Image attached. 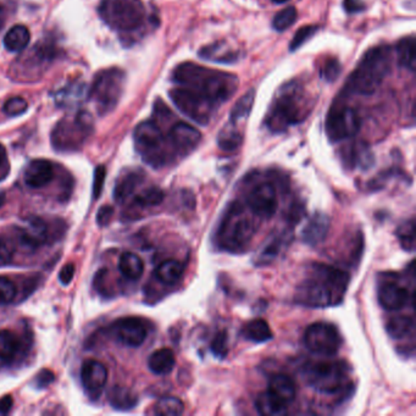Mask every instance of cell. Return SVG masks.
<instances>
[{
	"label": "cell",
	"instance_id": "obj_1",
	"mask_svg": "<svg viewBox=\"0 0 416 416\" xmlns=\"http://www.w3.org/2000/svg\"><path fill=\"white\" fill-rule=\"evenodd\" d=\"M349 285V275L337 267L313 264L308 277L295 292V302L309 308H328L340 304Z\"/></svg>",
	"mask_w": 416,
	"mask_h": 416
},
{
	"label": "cell",
	"instance_id": "obj_2",
	"mask_svg": "<svg viewBox=\"0 0 416 416\" xmlns=\"http://www.w3.org/2000/svg\"><path fill=\"white\" fill-rule=\"evenodd\" d=\"M173 81L180 87L196 89L216 107L229 100L237 90V76L210 70L194 62H183L173 74Z\"/></svg>",
	"mask_w": 416,
	"mask_h": 416
},
{
	"label": "cell",
	"instance_id": "obj_3",
	"mask_svg": "<svg viewBox=\"0 0 416 416\" xmlns=\"http://www.w3.org/2000/svg\"><path fill=\"white\" fill-rule=\"evenodd\" d=\"M311 110L308 94L300 82L292 81L283 84L272 102L267 116V125L272 132H283L304 121Z\"/></svg>",
	"mask_w": 416,
	"mask_h": 416
},
{
	"label": "cell",
	"instance_id": "obj_4",
	"mask_svg": "<svg viewBox=\"0 0 416 416\" xmlns=\"http://www.w3.org/2000/svg\"><path fill=\"white\" fill-rule=\"evenodd\" d=\"M392 62V52L387 46H379L365 53L359 65L347 82L351 93L371 94L379 88L389 75Z\"/></svg>",
	"mask_w": 416,
	"mask_h": 416
},
{
	"label": "cell",
	"instance_id": "obj_5",
	"mask_svg": "<svg viewBox=\"0 0 416 416\" xmlns=\"http://www.w3.org/2000/svg\"><path fill=\"white\" fill-rule=\"evenodd\" d=\"M255 234V224L243 206H229L216 229L215 242L219 248L229 253L244 252Z\"/></svg>",
	"mask_w": 416,
	"mask_h": 416
},
{
	"label": "cell",
	"instance_id": "obj_6",
	"mask_svg": "<svg viewBox=\"0 0 416 416\" xmlns=\"http://www.w3.org/2000/svg\"><path fill=\"white\" fill-rule=\"evenodd\" d=\"M98 13L109 27L119 32H135L147 19L142 0H102Z\"/></svg>",
	"mask_w": 416,
	"mask_h": 416
},
{
	"label": "cell",
	"instance_id": "obj_7",
	"mask_svg": "<svg viewBox=\"0 0 416 416\" xmlns=\"http://www.w3.org/2000/svg\"><path fill=\"white\" fill-rule=\"evenodd\" d=\"M302 375L309 387L316 392L333 394L348 387L349 368L343 361H314L305 365Z\"/></svg>",
	"mask_w": 416,
	"mask_h": 416
},
{
	"label": "cell",
	"instance_id": "obj_8",
	"mask_svg": "<svg viewBox=\"0 0 416 416\" xmlns=\"http://www.w3.org/2000/svg\"><path fill=\"white\" fill-rule=\"evenodd\" d=\"M126 83V74L112 67L98 72L89 88V99L93 100L100 115H105L116 108Z\"/></svg>",
	"mask_w": 416,
	"mask_h": 416
},
{
	"label": "cell",
	"instance_id": "obj_9",
	"mask_svg": "<svg viewBox=\"0 0 416 416\" xmlns=\"http://www.w3.org/2000/svg\"><path fill=\"white\" fill-rule=\"evenodd\" d=\"M93 127L92 117L83 110L64 117L53 130V145L61 152L79 149L93 132Z\"/></svg>",
	"mask_w": 416,
	"mask_h": 416
},
{
	"label": "cell",
	"instance_id": "obj_10",
	"mask_svg": "<svg viewBox=\"0 0 416 416\" xmlns=\"http://www.w3.org/2000/svg\"><path fill=\"white\" fill-rule=\"evenodd\" d=\"M138 153L147 164L159 168L166 164L168 152L165 148V137L161 126L154 120L140 122L133 133Z\"/></svg>",
	"mask_w": 416,
	"mask_h": 416
},
{
	"label": "cell",
	"instance_id": "obj_11",
	"mask_svg": "<svg viewBox=\"0 0 416 416\" xmlns=\"http://www.w3.org/2000/svg\"><path fill=\"white\" fill-rule=\"evenodd\" d=\"M55 48L51 43H37L34 47L20 56L10 69L14 79L19 81H33L39 79L47 66L55 58Z\"/></svg>",
	"mask_w": 416,
	"mask_h": 416
},
{
	"label": "cell",
	"instance_id": "obj_12",
	"mask_svg": "<svg viewBox=\"0 0 416 416\" xmlns=\"http://www.w3.org/2000/svg\"><path fill=\"white\" fill-rule=\"evenodd\" d=\"M170 98L180 112L199 125H208L216 108L215 104L211 103L203 94L187 87L173 89Z\"/></svg>",
	"mask_w": 416,
	"mask_h": 416
},
{
	"label": "cell",
	"instance_id": "obj_13",
	"mask_svg": "<svg viewBox=\"0 0 416 416\" xmlns=\"http://www.w3.org/2000/svg\"><path fill=\"white\" fill-rule=\"evenodd\" d=\"M305 346L309 351L321 356H336L342 346V337L333 323H314L307 328Z\"/></svg>",
	"mask_w": 416,
	"mask_h": 416
},
{
	"label": "cell",
	"instance_id": "obj_14",
	"mask_svg": "<svg viewBox=\"0 0 416 416\" xmlns=\"http://www.w3.org/2000/svg\"><path fill=\"white\" fill-rule=\"evenodd\" d=\"M361 117L349 107H333L326 119V135L331 142L356 136L361 130Z\"/></svg>",
	"mask_w": 416,
	"mask_h": 416
},
{
	"label": "cell",
	"instance_id": "obj_15",
	"mask_svg": "<svg viewBox=\"0 0 416 416\" xmlns=\"http://www.w3.org/2000/svg\"><path fill=\"white\" fill-rule=\"evenodd\" d=\"M247 206L253 215L260 219H270L275 215L279 206L275 184L267 181L253 186L247 194Z\"/></svg>",
	"mask_w": 416,
	"mask_h": 416
},
{
	"label": "cell",
	"instance_id": "obj_16",
	"mask_svg": "<svg viewBox=\"0 0 416 416\" xmlns=\"http://www.w3.org/2000/svg\"><path fill=\"white\" fill-rule=\"evenodd\" d=\"M112 333L117 341L123 346L138 348L145 343L148 336L145 323L137 318H123L112 325Z\"/></svg>",
	"mask_w": 416,
	"mask_h": 416
},
{
	"label": "cell",
	"instance_id": "obj_17",
	"mask_svg": "<svg viewBox=\"0 0 416 416\" xmlns=\"http://www.w3.org/2000/svg\"><path fill=\"white\" fill-rule=\"evenodd\" d=\"M81 382L89 397H99L108 382L107 366L94 359L84 361L81 368Z\"/></svg>",
	"mask_w": 416,
	"mask_h": 416
},
{
	"label": "cell",
	"instance_id": "obj_18",
	"mask_svg": "<svg viewBox=\"0 0 416 416\" xmlns=\"http://www.w3.org/2000/svg\"><path fill=\"white\" fill-rule=\"evenodd\" d=\"M377 298L380 305L389 311L401 310L407 307L409 302H412V295L409 290L393 281H387L380 286Z\"/></svg>",
	"mask_w": 416,
	"mask_h": 416
},
{
	"label": "cell",
	"instance_id": "obj_19",
	"mask_svg": "<svg viewBox=\"0 0 416 416\" xmlns=\"http://www.w3.org/2000/svg\"><path fill=\"white\" fill-rule=\"evenodd\" d=\"M170 143L181 154L192 152L201 140V132L186 122L175 123L168 132Z\"/></svg>",
	"mask_w": 416,
	"mask_h": 416
},
{
	"label": "cell",
	"instance_id": "obj_20",
	"mask_svg": "<svg viewBox=\"0 0 416 416\" xmlns=\"http://www.w3.org/2000/svg\"><path fill=\"white\" fill-rule=\"evenodd\" d=\"M88 99L89 87L82 81L70 82L55 94V103L59 108H80Z\"/></svg>",
	"mask_w": 416,
	"mask_h": 416
},
{
	"label": "cell",
	"instance_id": "obj_21",
	"mask_svg": "<svg viewBox=\"0 0 416 416\" xmlns=\"http://www.w3.org/2000/svg\"><path fill=\"white\" fill-rule=\"evenodd\" d=\"M54 176H55L54 165L49 160H32L25 168V183L33 189L46 187L52 182Z\"/></svg>",
	"mask_w": 416,
	"mask_h": 416
},
{
	"label": "cell",
	"instance_id": "obj_22",
	"mask_svg": "<svg viewBox=\"0 0 416 416\" xmlns=\"http://www.w3.org/2000/svg\"><path fill=\"white\" fill-rule=\"evenodd\" d=\"M290 241H292V232L288 231L274 234L262 244V248H259L254 257V262L257 267H265L271 264L280 255L281 252L287 248Z\"/></svg>",
	"mask_w": 416,
	"mask_h": 416
},
{
	"label": "cell",
	"instance_id": "obj_23",
	"mask_svg": "<svg viewBox=\"0 0 416 416\" xmlns=\"http://www.w3.org/2000/svg\"><path fill=\"white\" fill-rule=\"evenodd\" d=\"M48 239V226L44 220L39 217H32L28 221L27 226L19 231L20 244L27 250H36L42 244L46 243Z\"/></svg>",
	"mask_w": 416,
	"mask_h": 416
},
{
	"label": "cell",
	"instance_id": "obj_24",
	"mask_svg": "<svg viewBox=\"0 0 416 416\" xmlns=\"http://www.w3.org/2000/svg\"><path fill=\"white\" fill-rule=\"evenodd\" d=\"M330 229V219L323 213H315L305 224L302 239L308 246H318L328 237Z\"/></svg>",
	"mask_w": 416,
	"mask_h": 416
},
{
	"label": "cell",
	"instance_id": "obj_25",
	"mask_svg": "<svg viewBox=\"0 0 416 416\" xmlns=\"http://www.w3.org/2000/svg\"><path fill=\"white\" fill-rule=\"evenodd\" d=\"M342 158L348 168H370L374 165V155L369 147L359 142L346 147L342 152Z\"/></svg>",
	"mask_w": 416,
	"mask_h": 416
},
{
	"label": "cell",
	"instance_id": "obj_26",
	"mask_svg": "<svg viewBox=\"0 0 416 416\" xmlns=\"http://www.w3.org/2000/svg\"><path fill=\"white\" fill-rule=\"evenodd\" d=\"M267 391L286 404L293 402L297 396V386L295 381L288 375L285 374L272 375L271 379L269 381Z\"/></svg>",
	"mask_w": 416,
	"mask_h": 416
},
{
	"label": "cell",
	"instance_id": "obj_27",
	"mask_svg": "<svg viewBox=\"0 0 416 416\" xmlns=\"http://www.w3.org/2000/svg\"><path fill=\"white\" fill-rule=\"evenodd\" d=\"M199 56L206 60L231 64L237 61L239 54L236 51H232L226 43L216 42L201 48Z\"/></svg>",
	"mask_w": 416,
	"mask_h": 416
},
{
	"label": "cell",
	"instance_id": "obj_28",
	"mask_svg": "<svg viewBox=\"0 0 416 416\" xmlns=\"http://www.w3.org/2000/svg\"><path fill=\"white\" fill-rule=\"evenodd\" d=\"M176 364V358L171 349L161 348L150 354L148 368L155 375H168L173 371Z\"/></svg>",
	"mask_w": 416,
	"mask_h": 416
},
{
	"label": "cell",
	"instance_id": "obj_29",
	"mask_svg": "<svg viewBox=\"0 0 416 416\" xmlns=\"http://www.w3.org/2000/svg\"><path fill=\"white\" fill-rule=\"evenodd\" d=\"M31 34L24 25H16L10 28L4 37V47L9 52L22 53L28 47Z\"/></svg>",
	"mask_w": 416,
	"mask_h": 416
},
{
	"label": "cell",
	"instance_id": "obj_30",
	"mask_svg": "<svg viewBox=\"0 0 416 416\" xmlns=\"http://www.w3.org/2000/svg\"><path fill=\"white\" fill-rule=\"evenodd\" d=\"M257 412L264 416H280L287 414V404L275 397L272 393H262L255 401Z\"/></svg>",
	"mask_w": 416,
	"mask_h": 416
},
{
	"label": "cell",
	"instance_id": "obj_31",
	"mask_svg": "<svg viewBox=\"0 0 416 416\" xmlns=\"http://www.w3.org/2000/svg\"><path fill=\"white\" fill-rule=\"evenodd\" d=\"M119 270L128 280H140L145 272V262L135 253H123L119 260Z\"/></svg>",
	"mask_w": 416,
	"mask_h": 416
},
{
	"label": "cell",
	"instance_id": "obj_32",
	"mask_svg": "<svg viewBox=\"0 0 416 416\" xmlns=\"http://www.w3.org/2000/svg\"><path fill=\"white\" fill-rule=\"evenodd\" d=\"M109 403L112 404V408L119 410H130L136 407L138 397L131 389L115 386L109 393Z\"/></svg>",
	"mask_w": 416,
	"mask_h": 416
},
{
	"label": "cell",
	"instance_id": "obj_33",
	"mask_svg": "<svg viewBox=\"0 0 416 416\" xmlns=\"http://www.w3.org/2000/svg\"><path fill=\"white\" fill-rule=\"evenodd\" d=\"M242 335L249 341L255 342V343H264V342L270 341L274 337L269 323L262 318H255V320L247 323L244 326Z\"/></svg>",
	"mask_w": 416,
	"mask_h": 416
},
{
	"label": "cell",
	"instance_id": "obj_34",
	"mask_svg": "<svg viewBox=\"0 0 416 416\" xmlns=\"http://www.w3.org/2000/svg\"><path fill=\"white\" fill-rule=\"evenodd\" d=\"M386 330L393 340H403L408 336H414L415 320L412 316H397L389 320Z\"/></svg>",
	"mask_w": 416,
	"mask_h": 416
},
{
	"label": "cell",
	"instance_id": "obj_35",
	"mask_svg": "<svg viewBox=\"0 0 416 416\" xmlns=\"http://www.w3.org/2000/svg\"><path fill=\"white\" fill-rule=\"evenodd\" d=\"M183 275V267L177 260H166L161 262L155 270V276L164 285L173 286L177 283Z\"/></svg>",
	"mask_w": 416,
	"mask_h": 416
},
{
	"label": "cell",
	"instance_id": "obj_36",
	"mask_svg": "<svg viewBox=\"0 0 416 416\" xmlns=\"http://www.w3.org/2000/svg\"><path fill=\"white\" fill-rule=\"evenodd\" d=\"M142 178H143V173H140V171L127 173L123 177L117 181L115 192H114L115 199L117 201H125L127 196H130L136 189L137 186L142 181Z\"/></svg>",
	"mask_w": 416,
	"mask_h": 416
},
{
	"label": "cell",
	"instance_id": "obj_37",
	"mask_svg": "<svg viewBox=\"0 0 416 416\" xmlns=\"http://www.w3.org/2000/svg\"><path fill=\"white\" fill-rule=\"evenodd\" d=\"M397 56L399 64L407 70L415 71V38H403L397 46Z\"/></svg>",
	"mask_w": 416,
	"mask_h": 416
},
{
	"label": "cell",
	"instance_id": "obj_38",
	"mask_svg": "<svg viewBox=\"0 0 416 416\" xmlns=\"http://www.w3.org/2000/svg\"><path fill=\"white\" fill-rule=\"evenodd\" d=\"M254 98H255V92L252 89V90H249V92L244 94L243 97L239 99L237 103L234 104V109L229 114V123L231 125H236L241 120H246L249 116V114L252 112Z\"/></svg>",
	"mask_w": 416,
	"mask_h": 416
},
{
	"label": "cell",
	"instance_id": "obj_39",
	"mask_svg": "<svg viewBox=\"0 0 416 416\" xmlns=\"http://www.w3.org/2000/svg\"><path fill=\"white\" fill-rule=\"evenodd\" d=\"M20 349L18 336L9 330H0V359H13Z\"/></svg>",
	"mask_w": 416,
	"mask_h": 416
},
{
	"label": "cell",
	"instance_id": "obj_40",
	"mask_svg": "<svg viewBox=\"0 0 416 416\" xmlns=\"http://www.w3.org/2000/svg\"><path fill=\"white\" fill-rule=\"evenodd\" d=\"M184 412L182 401L176 397H164L155 404L154 414L160 416H178Z\"/></svg>",
	"mask_w": 416,
	"mask_h": 416
},
{
	"label": "cell",
	"instance_id": "obj_41",
	"mask_svg": "<svg viewBox=\"0 0 416 416\" xmlns=\"http://www.w3.org/2000/svg\"><path fill=\"white\" fill-rule=\"evenodd\" d=\"M241 143H242V136L234 128V125H231V123L229 126L224 127L217 137V145L220 147V149L224 150V152H234L239 148Z\"/></svg>",
	"mask_w": 416,
	"mask_h": 416
},
{
	"label": "cell",
	"instance_id": "obj_42",
	"mask_svg": "<svg viewBox=\"0 0 416 416\" xmlns=\"http://www.w3.org/2000/svg\"><path fill=\"white\" fill-rule=\"evenodd\" d=\"M164 198L165 194L163 189L158 187H149L136 196L135 201L138 206L147 208V206H159L164 201Z\"/></svg>",
	"mask_w": 416,
	"mask_h": 416
},
{
	"label": "cell",
	"instance_id": "obj_43",
	"mask_svg": "<svg viewBox=\"0 0 416 416\" xmlns=\"http://www.w3.org/2000/svg\"><path fill=\"white\" fill-rule=\"evenodd\" d=\"M398 239L403 248L407 252H414L415 249V221L409 220L403 224L397 231Z\"/></svg>",
	"mask_w": 416,
	"mask_h": 416
},
{
	"label": "cell",
	"instance_id": "obj_44",
	"mask_svg": "<svg viewBox=\"0 0 416 416\" xmlns=\"http://www.w3.org/2000/svg\"><path fill=\"white\" fill-rule=\"evenodd\" d=\"M295 20H297V10L293 6H290V8L281 10L280 13L274 18L272 26L279 32H283L287 28H290L292 25L295 24Z\"/></svg>",
	"mask_w": 416,
	"mask_h": 416
},
{
	"label": "cell",
	"instance_id": "obj_45",
	"mask_svg": "<svg viewBox=\"0 0 416 416\" xmlns=\"http://www.w3.org/2000/svg\"><path fill=\"white\" fill-rule=\"evenodd\" d=\"M18 295V287L8 277H0V305H8L14 302Z\"/></svg>",
	"mask_w": 416,
	"mask_h": 416
},
{
	"label": "cell",
	"instance_id": "obj_46",
	"mask_svg": "<svg viewBox=\"0 0 416 416\" xmlns=\"http://www.w3.org/2000/svg\"><path fill=\"white\" fill-rule=\"evenodd\" d=\"M28 104L24 98L21 97H14V98H10L9 100H6L3 107L5 114L8 116L15 117L22 115L25 112H27Z\"/></svg>",
	"mask_w": 416,
	"mask_h": 416
},
{
	"label": "cell",
	"instance_id": "obj_47",
	"mask_svg": "<svg viewBox=\"0 0 416 416\" xmlns=\"http://www.w3.org/2000/svg\"><path fill=\"white\" fill-rule=\"evenodd\" d=\"M211 351L214 353V356L224 359V356H227L229 351V336L226 331H220L216 333L214 340L211 342Z\"/></svg>",
	"mask_w": 416,
	"mask_h": 416
},
{
	"label": "cell",
	"instance_id": "obj_48",
	"mask_svg": "<svg viewBox=\"0 0 416 416\" xmlns=\"http://www.w3.org/2000/svg\"><path fill=\"white\" fill-rule=\"evenodd\" d=\"M318 26H304L300 28L298 32L295 33V37L292 39L290 49L292 52H295L298 48L302 47L307 41L313 37L315 33L318 32Z\"/></svg>",
	"mask_w": 416,
	"mask_h": 416
},
{
	"label": "cell",
	"instance_id": "obj_49",
	"mask_svg": "<svg viewBox=\"0 0 416 416\" xmlns=\"http://www.w3.org/2000/svg\"><path fill=\"white\" fill-rule=\"evenodd\" d=\"M16 250H18V242L16 241H14L11 237H8V236H4V237L0 239V260L1 262L13 260Z\"/></svg>",
	"mask_w": 416,
	"mask_h": 416
},
{
	"label": "cell",
	"instance_id": "obj_50",
	"mask_svg": "<svg viewBox=\"0 0 416 416\" xmlns=\"http://www.w3.org/2000/svg\"><path fill=\"white\" fill-rule=\"evenodd\" d=\"M340 74H341V65L336 59L326 61V64L323 67V74H321L325 80L333 82L340 76Z\"/></svg>",
	"mask_w": 416,
	"mask_h": 416
},
{
	"label": "cell",
	"instance_id": "obj_51",
	"mask_svg": "<svg viewBox=\"0 0 416 416\" xmlns=\"http://www.w3.org/2000/svg\"><path fill=\"white\" fill-rule=\"evenodd\" d=\"M105 176H107V170H105V166L100 165V166H98V168H95L93 183L94 199H98L99 196H102V191H103Z\"/></svg>",
	"mask_w": 416,
	"mask_h": 416
},
{
	"label": "cell",
	"instance_id": "obj_52",
	"mask_svg": "<svg viewBox=\"0 0 416 416\" xmlns=\"http://www.w3.org/2000/svg\"><path fill=\"white\" fill-rule=\"evenodd\" d=\"M112 215H114V208L110 206H104L99 209L98 214H97V224L99 226H107V224L112 220Z\"/></svg>",
	"mask_w": 416,
	"mask_h": 416
},
{
	"label": "cell",
	"instance_id": "obj_53",
	"mask_svg": "<svg viewBox=\"0 0 416 416\" xmlns=\"http://www.w3.org/2000/svg\"><path fill=\"white\" fill-rule=\"evenodd\" d=\"M75 276V265L74 264H66L65 267L61 269L60 275H59V279H60V282L62 285H70L71 281Z\"/></svg>",
	"mask_w": 416,
	"mask_h": 416
},
{
	"label": "cell",
	"instance_id": "obj_54",
	"mask_svg": "<svg viewBox=\"0 0 416 416\" xmlns=\"http://www.w3.org/2000/svg\"><path fill=\"white\" fill-rule=\"evenodd\" d=\"M55 380V375L53 374L51 370H43L37 376V386L39 389H44L52 384Z\"/></svg>",
	"mask_w": 416,
	"mask_h": 416
},
{
	"label": "cell",
	"instance_id": "obj_55",
	"mask_svg": "<svg viewBox=\"0 0 416 416\" xmlns=\"http://www.w3.org/2000/svg\"><path fill=\"white\" fill-rule=\"evenodd\" d=\"M343 6L347 13L354 14V13H361L365 9V4L363 0H344Z\"/></svg>",
	"mask_w": 416,
	"mask_h": 416
},
{
	"label": "cell",
	"instance_id": "obj_56",
	"mask_svg": "<svg viewBox=\"0 0 416 416\" xmlns=\"http://www.w3.org/2000/svg\"><path fill=\"white\" fill-rule=\"evenodd\" d=\"M9 171V161L4 145H0V178H4Z\"/></svg>",
	"mask_w": 416,
	"mask_h": 416
},
{
	"label": "cell",
	"instance_id": "obj_57",
	"mask_svg": "<svg viewBox=\"0 0 416 416\" xmlns=\"http://www.w3.org/2000/svg\"><path fill=\"white\" fill-rule=\"evenodd\" d=\"M13 407V398L10 396H5L0 399V414H8Z\"/></svg>",
	"mask_w": 416,
	"mask_h": 416
},
{
	"label": "cell",
	"instance_id": "obj_58",
	"mask_svg": "<svg viewBox=\"0 0 416 416\" xmlns=\"http://www.w3.org/2000/svg\"><path fill=\"white\" fill-rule=\"evenodd\" d=\"M5 20H6V11H5L4 8L0 6V29L4 26Z\"/></svg>",
	"mask_w": 416,
	"mask_h": 416
},
{
	"label": "cell",
	"instance_id": "obj_59",
	"mask_svg": "<svg viewBox=\"0 0 416 416\" xmlns=\"http://www.w3.org/2000/svg\"><path fill=\"white\" fill-rule=\"evenodd\" d=\"M4 201H5V193L3 192V191H1V189H0V208H1V206H3V204H4Z\"/></svg>",
	"mask_w": 416,
	"mask_h": 416
},
{
	"label": "cell",
	"instance_id": "obj_60",
	"mask_svg": "<svg viewBox=\"0 0 416 416\" xmlns=\"http://www.w3.org/2000/svg\"><path fill=\"white\" fill-rule=\"evenodd\" d=\"M275 4H283V3H287V1H290V0H272Z\"/></svg>",
	"mask_w": 416,
	"mask_h": 416
}]
</instances>
